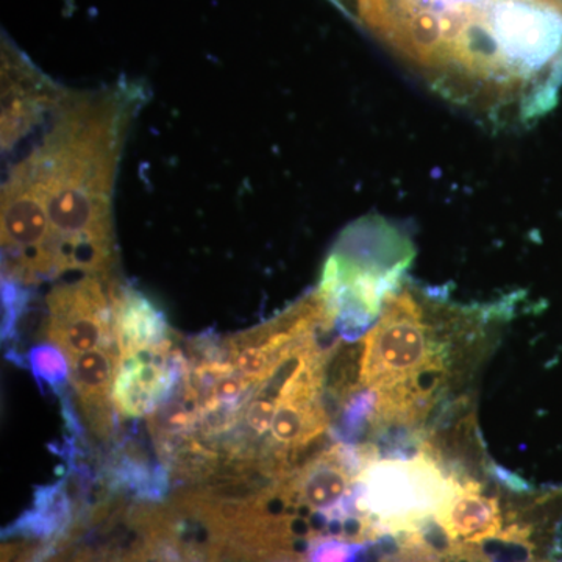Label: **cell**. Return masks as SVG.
<instances>
[{"mask_svg": "<svg viewBox=\"0 0 562 562\" xmlns=\"http://www.w3.org/2000/svg\"><path fill=\"white\" fill-rule=\"evenodd\" d=\"M366 549V543L351 542L335 536L314 539L310 543L306 562H358Z\"/></svg>", "mask_w": 562, "mask_h": 562, "instance_id": "cell-11", "label": "cell"}, {"mask_svg": "<svg viewBox=\"0 0 562 562\" xmlns=\"http://www.w3.org/2000/svg\"><path fill=\"white\" fill-rule=\"evenodd\" d=\"M106 562H144V552H135L131 554H121V557L113 558Z\"/></svg>", "mask_w": 562, "mask_h": 562, "instance_id": "cell-12", "label": "cell"}, {"mask_svg": "<svg viewBox=\"0 0 562 562\" xmlns=\"http://www.w3.org/2000/svg\"><path fill=\"white\" fill-rule=\"evenodd\" d=\"M190 369L173 341L121 357L113 386L114 408L122 417H149L176 390Z\"/></svg>", "mask_w": 562, "mask_h": 562, "instance_id": "cell-6", "label": "cell"}, {"mask_svg": "<svg viewBox=\"0 0 562 562\" xmlns=\"http://www.w3.org/2000/svg\"><path fill=\"white\" fill-rule=\"evenodd\" d=\"M114 339L121 357L157 349L172 341L165 313L135 288L114 290Z\"/></svg>", "mask_w": 562, "mask_h": 562, "instance_id": "cell-10", "label": "cell"}, {"mask_svg": "<svg viewBox=\"0 0 562 562\" xmlns=\"http://www.w3.org/2000/svg\"><path fill=\"white\" fill-rule=\"evenodd\" d=\"M2 254L3 273L14 283L61 276L46 184L33 151L11 169L2 187Z\"/></svg>", "mask_w": 562, "mask_h": 562, "instance_id": "cell-4", "label": "cell"}, {"mask_svg": "<svg viewBox=\"0 0 562 562\" xmlns=\"http://www.w3.org/2000/svg\"><path fill=\"white\" fill-rule=\"evenodd\" d=\"M503 491L505 480L498 487H484L480 480L453 479L452 490L435 514V522L458 546L482 547L495 541L514 522L512 498L505 501Z\"/></svg>", "mask_w": 562, "mask_h": 562, "instance_id": "cell-7", "label": "cell"}, {"mask_svg": "<svg viewBox=\"0 0 562 562\" xmlns=\"http://www.w3.org/2000/svg\"><path fill=\"white\" fill-rule=\"evenodd\" d=\"M131 88L66 92L33 149L46 184L60 272L109 276L114 262L113 188L135 111Z\"/></svg>", "mask_w": 562, "mask_h": 562, "instance_id": "cell-1", "label": "cell"}, {"mask_svg": "<svg viewBox=\"0 0 562 562\" xmlns=\"http://www.w3.org/2000/svg\"><path fill=\"white\" fill-rule=\"evenodd\" d=\"M117 346L99 347L69 361V382L81 403L85 419L95 436L106 439L113 430L111 390L120 368Z\"/></svg>", "mask_w": 562, "mask_h": 562, "instance_id": "cell-9", "label": "cell"}, {"mask_svg": "<svg viewBox=\"0 0 562 562\" xmlns=\"http://www.w3.org/2000/svg\"><path fill=\"white\" fill-rule=\"evenodd\" d=\"M452 484L428 454L379 458L358 479V508L382 538L419 531L435 519Z\"/></svg>", "mask_w": 562, "mask_h": 562, "instance_id": "cell-3", "label": "cell"}, {"mask_svg": "<svg viewBox=\"0 0 562 562\" xmlns=\"http://www.w3.org/2000/svg\"><path fill=\"white\" fill-rule=\"evenodd\" d=\"M114 290L109 276L88 273L47 294L44 335L68 361L99 347L116 346Z\"/></svg>", "mask_w": 562, "mask_h": 562, "instance_id": "cell-5", "label": "cell"}, {"mask_svg": "<svg viewBox=\"0 0 562 562\" xmlns=\"http://www.w3.org/2000/svg\"><path fill=\"white\" fill-rule=\"evenodd\" d=\"M65 90L52 83L31 63L3 49L2 54V149L9 151L60 109Z\"/></svg>", "mask_w": 562, "mask_h": 562, "instance_id": "cell-8", "label": "cell"}, {"mask_svg": "<svg viewBox=\"0 0 562 562\" xmlns=\"http://www.w3.org/2000/svg\"><path fill=\"white\" fill-rule=\"evenodd\" d=\"M414 257L409 239L380 217L350 225L322 269L317 297L342 338L368 330L405 284Z\"/></svg>", "mask_w": 562, "mask_h": 562, "instance_id": "cell-2", "label": "cell"}]
</instances>
